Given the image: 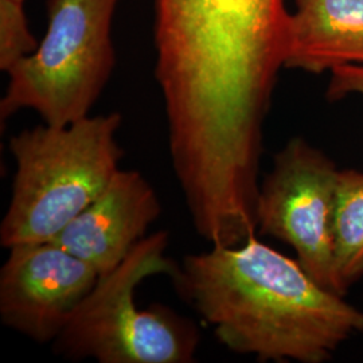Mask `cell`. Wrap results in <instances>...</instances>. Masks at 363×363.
<instances>
[{
    "label": "cell",
    "instance_id": "cell-1",
    "mask_svg": "<svg viewBox=\"0 0 363 363\" xmlns=\"http://www.w3.org/2000/svg\"><path fill=\"white\" fill-rule=\"evenodd\" d=\"M171 280L226 349L259 362L325 363L363 333L359 308L256 235L184 256Z\"/></svg>",
    "mask_w": 363,
    "mask_h": 363
},
{
    "label": "cell",
    "instance_id": "cell-2",
    "mask_svg": "<svg viewBox=\"0 0 363 363\" xmlns=\"http://www.w3.org/2000/svg\"><path fill=\"white\" fill-rule=\"evenodd\" d=\"M120 125L121 115L112 112L13 135L15 174L0 223L1 247L52 241L104 191L124 156Z\"/></svg>",
    "mask_w": 363,
    "mask_h": 363
},
{
    "label": "cell",
    "instance_id": "cell-3",
    "mask_svg": "<svg viewBox=\"0 0 363 363\" xmlns=\"http://www.w3.org/2000/svg\"><path fill=\"white\" fill-rule=\"evenodd\" d=\"M166 230L145 235L125 259L82 300L64 331L52 342L67 361L100 363H191L201 335L193 320L169 307H138L136 288L155 274L171 277L178 264L166 256Z\"/></svg>",
    "mask_w": 363,
    "mask_h": 363
},
{
    "label": "cell",
    "instance_id": "cell-4",
    "mask_svg": "<svg viewBox=\"0 0 363 363\" xmlns=\"http://www.w3.org/2000/svg\"><path fill=\"white\" fill-rule=\"evenodd\" d=\"M118 1L48 0L49 23L38 49L7 72L1 123L22 109L52 127L89 116L116 65L111 28Z\"/></svg>",
    "mask_w": 363,
    "mask_h": 363
},
{
    "label": "cell",
    "instance_id": "cell-5",
    "mask_svg": "<svg viewBox=\"0 0 363 363\" xmlns=\"http://www.w3.org/2000/svg\"><path fill=\"white\" fill-rule=\"evenodd\" d=\"M337 177L330 156L306 139L294 138L273 156L257 198V232L294 247L312 280L334 294Z\"/></svg>",
    "mask_w": 363,
    "mask_h": 363
},
{
    "label": "cell",
    "instance_id": "cell-6",
    "mask_svg": "<svg viewBox=\"0 0 363 363\" xmlns=\"http://www.w3.org/2000/svg\"><path fill=\"white\" fill-rule=\"evenodd\" d=\"M99 280V273L55 242L9 249L0 269V320L37 343H52Z\"/></svg>",
    "mask_w": 363,
    "mask_h": 363
},
{
    "label": "cell",
    "instance_id": "cell-7",
    "mask_svg": "<svg viewBox=\"0 0 363 363\" xmlns=\"http://www.w3.org/2000/svg\"><path fill=\"white\" fill-rule=\"evenodd\" d=\"M160 214V199L143 174L120 169L104 191L52 242L84 259L103 276L125 259Z\"/></svg>",
    "mask_w": 363,
    "mask_h": 363
},
{
    "label": "cell",
    "instance_id": "cell-8",
    "mask_svg": "<svg viewBox=\"0 0 363 363\" xmlns=\"http://www.w3.org/2000/svg\"><path fill=\"white\" fill-rule=\"evenodd\" d=\"M363 65V0H295L284 67L322 74Z\"/></svg>",
    "mask_w": 363,
    "mask_h": 363
},
{
    "label": "cell",
    "instance_id": "cell-9",
    "mask_svg": "<svg viewBox=\"0 0 363 363\" xmlns=\"http://www.w3.org/2000/svg\"><path fill=\"white\" fill-rule=\"evenodd\" d=\"M334 274L345 296L363 277V171L339 169L334 214Z\"/></svg>",
    "mask_w": 363,
    "mask_h": 363
},
{
    "label": "cell",
    "instance_id": "cell-10",
    "mask_svg": "<svg viewBox=\"0 0 363 363\" xmlns=\"http://www.w3.org/2000/svg\"><path fill=\"white\" fill-rule=\"evenodd\" d=\"M23 4L18 0H0V70L6 73L38 49Z\"/></svg>",
    "mask_w": 363,
    "mask_h": 363
},
{
    "label": "cell",
    "instance_id": "cell-11",
    "mask_svg": "<svg viewBox=\"0 0 363 363\" xmlns=\"http://www.w3.org/2000/svg\"><path fill=\"white\" fill-rule=\"evenodd\" d=\"M350 94L363 97V65L337 66L331 70L327 97L330 100H340Z\"/></svg>",
    "mask_w": 363,
    "mask_h": 363
},
{
    "label": "cell",
    "instance_id": "cell-12",
    "mask_svg": "<svg viewBox=\"0 0 363 363\" xmlns=\"http://www.w3.org/2000/svg\"><path fill=\"white\" fill-rule=\"evenodd\" d=\"M18 1H22V3H25V1H26V0H18Z\"/></svg>",
    "mask_w": 363,
    "mask_h": 363
}]
</instances>
